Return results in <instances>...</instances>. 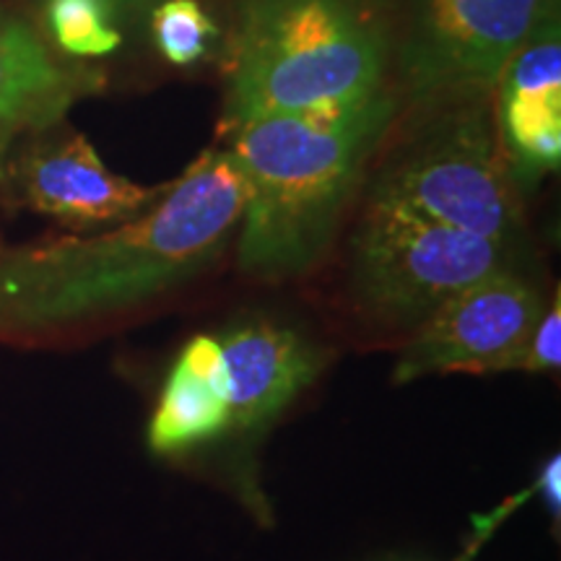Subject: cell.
<instances>
[{"label": "cell", "instance_id": "12", "mask_svg": "<svg viewBox=\"0 0 561 561\" xmlns=\"http://www.w3.org/2000/svg\"><path fill=\"white\" fill-rule=\"evenodd\" d=\"M87 79L62 68L24 19L0 9V130L58 121Z\"/></svg>", "mask_w": 561, "mask_h": 561}, {"label": "cell", "instance_id": "14", "mask_svg": "<svg viewBox=\"0 0 561 561\" xmlns=\"http://www.w3.org/2000/svg\"><path fill=\"white\" fill-rule=\"evenodd\" d=\"M151 34L161 58L187 68L206 58L221 30L198 0H161L151 9Z\"/></svg>", "mask_w": 561, "mask_h": 561}, {"label": "cell", "instance_id": "16", "mask_svg": "<svg viewBox=\"0 0 561 561\" xmlns=\"http://www.w3.org/2000/svg\"><path fill=\"white\" fill-rule=\"evenodd\" d=\"M107 3L112 5V11L123 13V11H151L153 5H159L161 0H107Z\"/></svg>", "mask_w": 561, "mask_h": 561}, {"label": "cell", "instance_id": "10", "mask_svg": "<svg viewBox=\"0 0 561 561\" xmlns=\"http://www.w3.org/2000/svg\"><path fill=\"white\" fill-rule=\"evenodd\" d=\"M229 371V430L257 434L276 421L325 367V351L265 318L221 335Z\"/></svg>", "mask_w": 561, "mask_h": 561}, {"label": "cell", "instance_id": "13", "mask_svg": "<svg viewBox=\"0 0 561 561\" xmlns=\"http://www.w3.org/2000/svg\"><path fill=\"white\" fill-rule=\"evenodd\" d=\"M45 19L55 45L73 58H104L123 45L107 0H45Z\"/></svg>", "mask_w": 561, "mask_h": 561}, {"label": "cell", "instance_id": "5", "mask_svg": "<svg viewBox=\"0 0 561 561\" xmlns=\"http://www.w3.org/2000/svg\"><path fill=\"white\" fill-rule=\"evenodd\" d=\"M507 268H515V252L502 244L371 198L351 237L356 305L385 325L409 331L442 301Z\"/></svg>", "mask_w": 561, "mask_h": 561}, {"label": "cell", "instance_id": "2", "mask_svg": "<svg viewBox=\"0 0 561 561\" xmlns=\"http://www.w3.org/2000/svg\"><path fill=\"white\" fill-rule=\"evenodd\" d=\"M401 117L396 89L354 107L278 115L229 133L244 178L237 265L261 280L310 273L328 255L367 164Z\"/></svg>", "mask_w": 561, "mask_h": 561}, {"label": "cell", "instance_id": "3", "mask_svg": "<svg viewBox=\"0 0 561 561\" xmlns=\"http://www.w3.org/2000/svg\"><path fill=\"white\" fill-rule=\"evenodd\" d=\"M396 0H231L221 130L354 107L392 87Z\"/></svg>", "mask_w": 561, "mask_h": 561}, {"label": "cell", "instance_id": "1", "mask_svg": "<svg viewBox=\"0 0 561 561\" xmlns=\"http://www.w3.org/2000/svg\"><path fill=\"white\" fill-rule=\"evenodd\" d=\"M244 193L234 153L206 149L138 219L0 248V341L81 331L191 284L234 240Z\"/></svg>", "mask_w": 561, "mask_h": 561}, {"label": "cell", "instance_id": "9", "mask_svg": "<svg viewBox=\"0 0 561 561\" xmlns=\"http://www.w3.org/2000/svg\"><path fill=\"white\" fill-rule=\"evenodd\" d=\"M496 133L523 195L561 161V16L553 13L507 62L494 89Z\"/></svg>", "mask_w": 561, "mask_h": 561}, {"label": "cell", "instance_id": "4", "mask_svg": "<svg viewBox=\"0 0 561 561\" xmlns=\"http://www.w3.org/2000/svg\"><path fill=\"white\" fill-rule=\"evenodd\" d=\"M369 180V198L442 227L483 237L510 252L525 237V195L512 178L494 117V94L409 110Z\"/></svg>", "mask_w": 561, "mask_h": 561}, {"label": "cell", "instance_id": "11", "mask_svg": "<svg viewBox=\"0 0 561 561\" xmlns=\"http://www.w3.org/2000/svg\"><path fill=\"white\" fill-rule=\"evenodd\" d=\"M224 432H229V371L221 341L195 335L161 385L149 421V447L157 455H180Z\"/></svg>", "mask_w": 561, "mask_h": 561}, {"label": "cell", "instance_id": "8", "mask_svg": "<svg viewBox=\"0 0 561 561\" xmlns=\"http://www.w3.org/2000/svg\"><path fill=\"white\" fill-rule=\"evenodd\" d=\"M172 182L140 185L115 174L81 133L32 151L16 170L24 206L76 231L112 229L149 214Z\"/></svg>", "mask_w": 561, "mask_h": 561}, {"label": "cell", "instance_id": "15", "mask_svg": "<svg viewBox=\"0 0 561 561\" xmlns=\"http://www.w3.org/2000/svg\"><path fill=\"white\" fill-rule=\"evenodd\" d=\"M561 362V294L553 291L551 305L546 307L541 318L520 351L515 354V359L510 364V371H559Z\"/></svg>", "mask_w": 561, "mask_h": 561}, {"label": "cell", "instance_id": "6", "mask_svg": "<svg viewBox=\"0 0 561 561\" xmlns=\"http://www.w3.org/2000/svg\"><path fill=\"white\" fill-rule=\"evenodd\" d=\"M561 0H396L392 89L401 110L494 94L507 62Z\"/></svg>", "mask_w": 561, "mask_h": 561}, {"label": "cell", "instance_id": "7", "mask_svg": "<svg viewBox=\"0 0 561 561\" xmlns=\"http://www.w3.org/2000/svg\"><path fill=\"white\" fill-rule=\"evenodd\" d=\"M546 310L543 294L517 268L476 280L411 331L392 380L430 375H496L510 371L515 354Z\"/></svg>", "mask_w": 561, "mask_h": 561}]
</instances>
